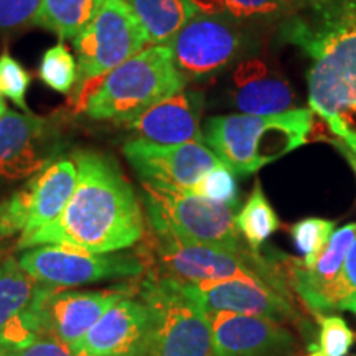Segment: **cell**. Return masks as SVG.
<instances>
[{"instance_id": "6da1fadb", "label": "cell", "mask_w": 356, "mask_h": 356, "mask_svg": "<svg viewBox=\"0 0 356 356\" xmlns=\"http://www.w3.org/2000/svg\"><path fill=\"white\" fill-rule=\"evenodd\" d=\"M280 38L312 60L309 104L345 142L356 134V0H297Z\"/></svg>"}, {"instance_id": "7a4b0ae2", "label": "cell", "mask_w": 356, "mask_h": 356, "mask_svg": "<svg viewBox=\"0 0 356 356\" xmlns=\"http://www.w3.org/2000/svg\"><path fill=\"white\" fill-rule=\"evenodd\" d=\"M78 180L68 204L55 221L19 239V248L43 244L115 252L144 236V215L136 191L109 155L96 150L73 154Z\"/></svg>"}, {"instance_id": "3957f363", "label": "cell", "mask_w": 356, "mask_h": 356, "mask_svg": "<svg viewBox=\"0 0 356 356\" xmlns=\"http://www.w3.org/2000/svg\"><path fill=\"white\" fill-rule=\"evenodd\" d=\"M81 91L79 109L95 121L124 124L185 88L170 48L150 44L99 78L89 79Z\"/></svg>"}, {"instance_id": "277c9868", "label": "cell", "mask_w": 356, "mask_h": 356, "mask_svg": "<svg viewBox=\"0 0 356 356\" xmlns=\"http://www.w3.org/2000/svg\"><path fill=\"white\" fill-rule=\"evenodd\" d=\"M312 127V109H289L273 115L239 113L208 119L203 137L236 175H251L304 145Z\"/></svg>"}, {"instance_id": "5b68a950", "label": "cell", "mask_w": 356, "mask_h": 356, "mask_svg": "<svg viewBox=\"0 0 356 356\" xmlns=\"http://www.w3.org/2000/svg\"><path fill=\"white\" fill-rule=\"evenodd\" d=\"M150 254L160 270L159 277L181 284L239 279L289 293L279 270L252 249L184 241L170 234L154 233Z\"/></svg>"}, {"instance_id": "8992f818", "label": "cell", "mask_w": 356, "mask_h": 356, "mask_svg": "<svg viewBox=\"0 0 356 356\" xmlns=\"http://www.w3.org/2000/svg\"><path fill=\"white\" fill-rule=\"evenodd\" d=\"M142 302L150 314L147 356H213L207 310L180 282L150 275L142 286Z\"/></svg>"}, {"instance_id": "52a82bcc", "label": "cell", "mask_w": 356, "mask_h": 356, "mask_svg": "<svg viewBox=\"0 0 356 356\" xmlns=\"http://www.w3.org/2000/svg\"><path fill=\"white\" fill-rule=\"evenodd\" d=\"M147 218L154 233L184 241L241 248L233 208L210 202L188 190L165 188L142 181Z\"/></svg>"}, {"instance_id": "ba28073f", "label": "cell", "mask_w": 356, "mask_h": 356, "mask_svg": "<svg viewBox=\"0 0 356 356\" xmlns=\"http://www.w3.org/2000/svg\"><path fill=\"white\" fill-rule=\"evenodd\" d=\"M165 44L181 78L200 81L241 61L248 53L249 35L233 20L197 12Z\"/></svg>"}, {"instance_id": "9c48e42d", "label": "cell", "mask_w": 356, "mask_h": 356, "mask_svg": "<svg viewBox=\"0 0 356 356\" xmlns=\"http://www.w3.org/2000/svg\"><path fill=\"white\" fill-rule=\"evenodd\" d=\"M149 44L127 0H104L89 25L73 38L79 79L99 78Z\"/></svg>"}, {"instance_id": "30bf717a", "label": "cell", "mask_w": 356, "mask_h": 356, "mask_svg": "<svg viewBox=\"0 0 356 356\" xmlns=\"http://www.w3.org/2000/svg\"><path fill=\"white\" fill-rule=\"evenodd\" d=\"M78 172L73 159H60L35 173L12 197L0 202V238L24 239L55 221L68 204Z\"/></svg>"}, {"instance_id": "8fae6325", "label": "cell", "mask_w": 356, "mask_h": 356, "mask_svg": "<svg viewBox=\"0 0 356 356\" xmlns=\"http://www.w3.org/2000/svg\"><path fill=\"white\" fill-rule=\"evenodd\" d=\"M19 264L48 286H81L144 273V262L136 256L91 252L61 244L35 246L19 257Z\"/></svg>"}, {"instance_id": "7c38bea8", "label": "cell", "mask_w": 356, "mask_h": 356, "mask_svg": "<svg viewBox=\"0 0 356 356\" xmlns=\"http://www.w3.org/2000/svg\"><path fill=\"white\" fill-rule=\"evenodd\" d=\"M61 149L50 119L7 111L0 119V188L29 180L55 162Z\"/></svg>"}, {"instance_id": "4fadbf2b", "label": "cell", "mask_w": 356, "mask_h": 356, "mask_svg": "<svg viewBox=\"0 0 356 356\" xmlns=\"http://www.w3.org/2000/svg\"><path fill=\"white\" fill-rule=\"evenodd\" d=\"M122 152L142 181L165 188L190 190L204 173L222 163L203 142L162 145L137 137L126 142Z\"/></svg>"}, {"instance_id": "5bb4252c", "label": "cell", "mask_w": 356, "mask_h": 356, "mask_svg": "<svg viewBox=\"0 0 356 356\" xmlns=\"http://www.w3.org/2000/svg\"><path fill=\"white\" fill-rule=\"evenodd\" d=\"M126 297L119 291L63 292L42 282L32 305L43 337L74 346L115 302Z\"/></svg>"}, {"instance_id": "9a60e30c", "label": "cell", "mask_w": 356, "mask_h": 356, "mask_svg": "<svg viewBox=\"0 0 356 356\" xmlns=\"http://www.w3.org/2000/svg\"><path fill=\"white\" fill-rule=\"evenodd\" d=\"M181 287L207 312L254 315L275 320L279 323L299 320V312L293 305L291 293L279 292L269 286L239 279H226L195 284L185 282Z\"/></svg>"}, {"instance_id": "2e32d148", "label": "cell", "mask_w": 356, "mask_h": 356, "mask_svg": "<svg viewBox=\"0 0 356 356\" xmlns=\"http://www.w3.org/2000/svg\"><path fill=\"white\" fill-rule=\"evenodd\" d=\"M207 314L213 356H291L296 351V337L275 320L233 312Z\"/></svg>"}, {"instance_id": "e0dca14e", "label": "cell", "mask_w": 356, "mask_h": 356, "mask_svg": "<svg viewBox=\"0 0 356 356\" xmlns=\"http://www.w3.org/2000/svg\"><path fill=\"white\" fill-rule=\"evenodd\" d=\"M149 340L150 314L147 305L122 297L71 350L89 356H147Z\"/></svg>"}, {"instance_id": "ac0fdd59", "label": "cell", "mask_w": 356, "mask_h": 356, "mask_svg": "<svg viewBox=\"0 0 356 356\" xmlns=\"http://www.w3.org/2000/svg\"><path fill=\"white\" fill-rule=\"evenodd\" d=\"M204 96L197 91H181L165 97L127 124L139 139L162 145L203 142L202 115Z\"/></svg>"}, {"instance_id": "d6986e66", "label": "cell", "mask_w": 356, "mask_h": 356, "mask_svg": "<svg viewBox=\"0 0 356 356\" xmlns=\"http://www.w3.org/2000/svg\"><path fill=\"white\" fill-rule=\"evenodd\" d=\"M42 282L19 261L0 259V346H19L42 338L32 305Z\"/></svg>"}, {"instance_id": "ffe728a7", "label": "cell", "mask_w": 356, "mask_h": 356, "mask_svg": "<svg viewBox=\"0 0 356 356\" xmlns=\"http://www.w3.org/2000/svg\"><path fill=\"white\" fill-rule=\"evenodd\" d=\"M233 104L241 114L273 115L293 104V91L286 79L269 70L259 58L239 61L231 79Z\"/></svg>"}, {"instance_id": "44dd1931", "label": "cell", "mask_w": 356, "mask_h": 356, "mask_svg": "<svg viewBox=\"0 0 356 356\" xmlns=\"http://www.w3.org/2000/svg\"><path fill=\"white\" fill-rule=\"evenodd\" d=\"M356 238V222L343 226L332 234L330 243L312 269H305L300 262L292 264V287L304 304L317 314L327 289L338 277L346 254Z\"/></svg>"}, {"instance_id": "7402d4cb", "label": "cell", "mask_w": 356, "mask_h": 356, "mask_svg": "<svg viewBox=\"0 0 356 356\" xmlns=\"http://www.w3.org/2000/svg\"><path fill=\"white\" fill-rule=\"evenodd\" d=\"M149 44H163L197 13L191 0H127Z\"/></svg>"}, {"instance_id": "603a6c76", "label": "cell", "mask_w": 356, "mask_h": 356, "mask_svg": "<svg viewBox=\"0 0 356 356\" xmlns=\"http://www.w3.org/2000/svg\"><path fill=\"white\" fill-rule=\"evenodd\" d=\"M104 0H42L33 25L55 33L60 40H73L97 15Z\"/></svg>"}, {"instance_id": "cb8c5ba5", "label": "cell", "mask_w": 356, "mask_h": 356, "mask_svg": "<svg viewBox=\"0 0 356 356\" xmlns=\"http://www.w3.org/2000/svg\"><path fill=\"white\" fill-rule=\"evenodd\" d=\"M200 13L225 17L246 26L284 20L292 12L289 0H191Z\"/></svg>"}, {"instance_id": "d4e9b609", "label": "cell", "mask_w": 356, "mask_h": 356, "mask_svg": "<svg viewBox=\"0 0 356 356\" xmlns=\"http://www.w3.org/2000/svg\"><path fill=\"white\" fill-rule=\"evenodd\" d=\"M234 225L238 233L246 239L249 248L257 252L262 244L279 229V216L267 200L259 180H256L246 204L234 216Z\"/></svg>"}, {"instance_id": "484cf974", "label": "cell", "mask_w": 356, "mask_h": 356, "mask_svg": "<svg viewBox=\"0 0 356 356\" xmlns=\"http://www.w3.org/2000/svg\"><path fill=\"white\" fill-rule=\"evenodd\" d=\"M333 233H335V221L323 220V218H305L292 226L291 236L293 246L304 256L300 264L305 269H312L320 259Z\"/></svg>"}, {"instance_id": "4316f807", "label": "cell", "mask_w": 356, "mask_h": 356, "mask_svg": "<svg viewBox=\"0 0 356 356\" xmlns=\"http://www.w3.org/2000/svg\"><path fill=\"white\" fill-rule=\"evenodd\" d=\"M38 74L48 88L60 95H68L76 81H79L76 60L63 43L50 47L43 53Z\"/></svg>"}, {"instance_id": "83f0119b", "label": "cell", "mask_w": 356, "mask_h": 356, "mask_svg": "<svg viewBox=\"0 0 356 356\" xmlns=\"http://www.w3.org/2000/svg\"><path fill=\"white\" fill-rule=\"evenodd\" d=\"M330 310H346L356 314V238L346 254L338 277L327 289L315 315Z\"/></svg>"}, {"instance_id": "f1b7e54d", "label": "cell", "mask_w": 356, "mask_h": 356, "mask_svg": "<svg viewBox=\"0 0 356 356\" xmlns=\"http://www.w3.org/2000/svg\"><path fill=\"white\" fill-rule=\"evenodd\" d=\"M320 330L317 343L309 346L307 356H346L355 343L348 323L338 315H317Z\"/></svg>"}, {"instance_id": "f546056e", "label": "cell", "mask_w": 356, "mask_h": 356, "mask_svg": "<svg viewBox=\"0 0 356 356\" xmlns=\"http://www.w3.org/2000/svg\"><path fill=\"white\" fill-rule=\"evenodd\" d=\"M204 200L216 203H225L234 210L239 203V191L236 185V173L225 163L218 165L200 178L188 190Z\"/></svg>"}, {"instance_id": "4dcf8cb0", "label": "cell", "mask_w": 356, "mask_h": 356, "mask_svg": "<svg viewBox=\"0 0 356 356\" xmlns=\"http://www.w3.org/2000/svg\"><path fill=\"white\" fill-rule=\"evenodd\" d=\"M30 86V74L15 58L3 53L0 56V92L8 97L17 108L30 113L26 106V92Z\"/></svg>"}, {"instance_id": "1f68e13d", "label": "cell", "mask_w": 356, "mask_h": 356, "mask_svg": "<svg viewBox=\"0 0 356 356\" xmlns=\"http://www.w3.org/2000/svg\"><path fill=\"white\" fill-rule=\"evenodd\" d=\"M42 0H0V37L33 25Z\"/></svg>"}, {"instance_id": "d6a6232c", "label": "cell", "mask_w": 356, "mask_h": 356, "mask_svg": "<svg viewBox=\"0 0 356 356\" xmlns=\"http://www.w3.org/2000/svg\"><path fill=\"white\" fill-rule=\"evenodd\" d=\"M0 356H89L73 351L61 341L50 337H42L19 346H0Z\"/></svg>"}, {"instance_id": "836d02e7", "label": "cell", "mask_w": 356, "mask_h": 356, "mask_svg": "<svg viewBox=\"0 0 356 356\" xmlns=\"http://www.w3.org/2000/svg\"><path fill=\"white\" fill-rule=\"evenodd\" d=\"M337 147L338 149H340V152H341V155H343V157L346 159V162L350 163V167H351V170L355 172V175H356V155L355 154H351L348 149H346V147L341 144V142H337Z\"/></svg>"}, {"instance_id": "e575fe53", "label": "cell", "mask_w": 356, "mask_h": 356, "mask_svg": "<svg viewBox=\"0 0 356 356\" xmlns=\"http://www.w3.org/2000/svg\"><path fill=\"white\" fill-rule=\"evenodd\" d=\"M338 142H340V140H338ZM341 144H343L346 149L350 150L351 154L356 155V134H355V136H351L350 139H346L345 142H341Z\"/></svg>"}, {"instance_id": "d590c367", "label": "cell", "mask_w": 356, "mask_h": 356, "mask_svg": "<svg viewBox=\"0 0 356 356\" xmlns=\"http://www.w3.org/2000/svg\"><path fill=\"white\" fill-rule=\"evenodd\" d=\"M7 113V106H6V99H3V95L0 92V119H2V115Z\"/></svg>"}, {"instance_id": "8d00e7d4", "label": "cell", "mask_w": 356, "mask_h": 356, "mask_svg": "<svg viewBox=\"0 0 356 356\" xmlns=\"http://www.w3.org/2000/svg\"><path fill=\"white\" fill-rule=\"evenodd\" d=\"M289 2H291L292 6H296V3H297V0H289Z\"/></svg>"}]
</instances>
